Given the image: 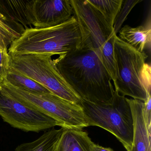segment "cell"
Wrapping results in <instances>:
<instances>
[{
    "mask_svg": "<svg viewBox=\"0 0 151 151\" xmlns=\"http://www.w3.org/2000/svg\"><path fill=\"white\" fill-rule=\"evenodd\" d=\"M53 60L63 77L83 100L95 104L112 101L115 92L112 78L86 37L81 36L77 49Z\"/></svg>",
    "mask_w": 151,
    "mask_h": 151,
    "instance_id": "obj_1",
    "label": "cell"
},
{
    "mask_svg": "<svg viewBox=\"0 0 151 151\" xmlns=\"http://www.w3.org/2000/svg\"><path fill=\"white\" fill-rule=\"evenodd\" d=\"M81 40L79 24L73 16L56 26L26 29L10 45L8 53L11 55L43 54L60 56L77 49Z\"/></svg>",
    "mask_w": 151,
    "mask_h": 151,
    "instance_id": "obj_2",
    "label": "cell"
},
{
    "mask_svg": "<svg viewBox=\"0 0 151 151\" xmlns=\"http://www.w3.org/2000/svg\"><path fill=\"white\" fill-rule=\"evenodd\" d=\"M70 2L81 35L97 50L114 84L116 79L114 45L117 34L87 0H70Z\"/></svg>",
    "mask_w": 151,
    "mask_h": 151,
    "instance_id": "obj_3",
    "label": "cell"
},
{
    "mask_svg": "<svg viewBox=\"0 0 151 151\" xmlns=\"http://www.w3.org/2000/svg\"><path fill=\"white\" fill-rule=\"evenodd\" d=\"M81 106L88 126H98L108 131L117 138L127 151H130L133 118L126 98L115 90L110 103L95 104L83 100Z\"/></svg>",
    "mask_w": 151,
    "mask_h": 151,
    "instance_id": "obj_4",
    "label": "cell"
},
{
    "mask_svg": "<svg viewBox=\"0 0 151 151\" xmlns=\"http://www.w3.org/2000/svg\"><path fill=\"white\" fill-rule=\"evenodd\" d=\"M10 56V68L40 84L51 93L81 106L83 100L63 77L52 55L34 54Z\"/></svg>",
    "mask_w": 151,
    "mask_h": 151,
    "instance_id": "obj_5",
    "label": "cell"
},
{
    "mask_svg": "<svg viewBox=\"0 0 151 151\" xmlns=\"http://www.w3.org/2000/svg\"><path fill=\"white\" fill-rule=\"evenodd\" d=\"M116 70L114 89L122 96L145 101L147 97L144 80V71L147 58L116 37L114 45Z\"/></svg>",
    "mask_w": 151,
    "mask_h": 151,
    "instance_id": "obj_6",
    "label": "cell"
},
{
    "mask_svg": "<svg viewBox=\"0 0 151 151\" xmlns=\"http://www.w3.org/2000/svg\"><path fill=\"white\" fill-rule=\"evenodd\" d=\"M0 116L12 127L25 132H39L58 126L52 118L25 106L1 90Z\"/></svg>",
    "mask_w": 151,
    "mask_h": 151,
    "instance_id": "obj_7",
    "label": "cell"
},
{
    "mask_svg": "<svg viewBox=\"0 0 151 151\" xmlns=\"http://www.w3.org/2000/svg\"><path fill=\"white\" fill-rule=\"evenodd\" d=\"M32 25L45 28L59 25L73 16L70 0H32Z\"/></svg>",
    "mask_w": 151,
    "mask_h": 151,
    "instance_id": "obj_8",
    "label": "cell"
},
{
    "mask_svg": "<svg viewBox=\"0 0 151 151\" xmlns=\"http://www.w3.org/2000/svg\"><path fill=\"white\" fill-rule=\"evenodd\" d=\"M126 100L130 106L133 123V136L130 151H151V132L147 127L143 116V101Z\"/></svg>",
    "mask_w": 151,
    "mask_h": 151,
    "instance_id": "obj_9",
    "label": "cell"
},
{
    "mask_svg": "<svg viewBox=\"0 0 151 151\" xmlns=\"http://www.w3.org/2000/svg\"><path fill=\"white\" fill-rule=\"evenodd\" d=\"M32 1L0 0V13L9 20L21 24L24 29L32 27Z\"/></svg>",
    "mask_w": 151,
    "mask_h": 151,
    "instance_id": "obj_10",
    "label": "cell"
},
{
    "mask_svg": "<svg viewBox=\"0 0 151 151\" xmlns=\"http://www.w3.org/2000/svg\"><path fill=\"white\" fill-rule=\"evenodd\" d=\"M93 143L88 133L82 129H65L55 151H91Z\"/></svg>",
    "mask_w": 151,
    "mask_h": 151,
    "instance_id": "obj_11",
    "label": "cell"
},
{
    "mask_svg": "<svg viewBox=\"0 0 151 151\" xmlns=\"http://www.w3.org/2000/svg\"><path fill=\"white\" fill-rule=\"evenodd\" d=\"M118 37L137 51L143 52L146 48H150L151 29L150 22L145 25L132 27L128 25L121 28Z\"/></svg>",
    "mask_w": 151,
    "mask_h": 151,
    "instance_id": "obj_12",
    "label": "cell"
},
{
    "mask_svg": "<svg viewBox=\"0 0 151 151\" xmlns=\"http://www.w3.org/2000/svg\"><path fill=\"white\" fill-rule=\"evenodd\" d=\"M65 128H52L32 142L18 145L15 151H55L58 140Z\"/></svg>",
    "mask_w": 151,
    "mask_h": 151,
    "instance_id": "obj_13",
    "label": "cell"
},
{
    "mask_svg": "<svg viewBox=\"0 0 151 151\" xmlns=\"http://www.w3.org/2000/svg\"><path fill=\"white\" fill-rule=\"evenodd\" d=\"M25 30L22 25L9 21L0 13V47L8 50L9 46Z\"/></svg>",
    "mask_w": 151,
    "mask_h": 151,
    "instance_id": "obj_14",
    "label": "cell"
},
{
    "mask_svg": "<svg viewBox=\"0 0 151 151\" xmlns=\"http://www.w3.org/2000/svg\"><path fill=\"white\" fill-rule=\"evenodd\" d=\"M103 17L108 24L114 28L116 18L122 5L123 0H87Z\"/></svg>",
    "mask_w": 151,
    "mask_h": 151,
    "instance_id": "obj_15",
    "label": "cell"
},
{
    "mask_svg": "<svg viewBox=\"0 0 151 151\" xmlns=\"http://www.w3.org/2000/svg\"><path fill=\"white\" fill-rule=\"evenodd\" d=\"M6 80L17 87L30 91L40 93H51L40 84L11 68L9 69Z\"/></svg>",
    "mask_w": 151,
    "mask_h": 151,
    "instance_id": "obj_16",
    "label": "cell"
},
{
    "mask_svg": "<svg viewBox=\"0 0 151 151\" xmlns=\"http://www.w3.org/2000/svg\"><path fill=\"white\" fill-rule=\"evenodd\" d=\"M141 1V0L123 1L122 8L116 18L114 24V31L116 34L122 28V25L126 20L131 10L136 5Z\"/></svg>",
    "mask_w": 151,
    "mask_h": 151,
    "instance_id": "obj_17",
    "label": "cell"
},
{
    "mask_svg": "<svg viewBox=\"0 0 151 151\" xmlns=\"http://www.w3.org/2000/svg\"><path fill=\"white\" fill-rule=\"evenodd\" d=\"M10 59L8 50H4L0 47V84L6 80L10 69Z\"/></svg>",
    "mask_w": 151,
    "mask_h": 151,
    "instance_id": "obj_18",
    "label": "cell"
},
{
    "mask_svg": "<svg viewBox=\"0 0 151 151\" xmlns=\"http://www.w3.org/2000/svg\"><path fill=\"white\" fill-rule=\"evenodd\" d=\"M151 92L147 93L146 99L143 101V116L147 127L150 132H151Z\"/></svg>",
    "mask_w": 151,
    "mask_h": 151,
    "instance_id": "obj_19",
    "label": "cell"
},
{
    "mask_svg": "<svg viewBox=\"0 0 151 151\" xmlns=\"http://www.w3.org/2000/svg\"><path fill=\"white\" fill-rule=\"evenodd\" d=\"M91 151H114L113 149L110 147H105L100 146L99 145H97L93 143L91 146Z\"/></svg>",
    "mask_w": 151,
    "mask_h": 151,
    "instance_id": "obj_20",
    "label": "cell"
}]
</instances>
